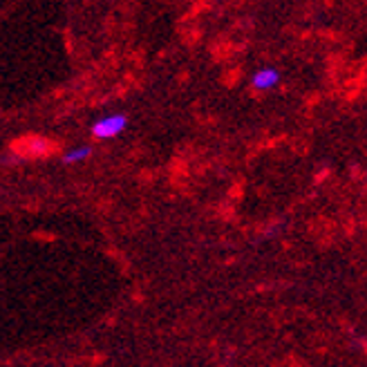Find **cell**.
Wrapping results in <instances>:
<instances>
[{
  "label": "cell",
  "instance_id": "1",
  "mask_svg": "<svg viewBox=\"0 0 367 367\" xmlns=\"http://www.w3.org/2000/svg\"><path fill=\"white\" fill-rule=\"evenodd\" d=\"M130 117L125 112H112L106 114V117H99L95 123L90 125L92 137L97 139H117V137L123 134V130L128 128Z\"/></svg>",
  "mask_w": 367,
  "mask_h": 367
},
{
  "label": "cell",
  "instance_id": "3",
  "mask_svg": "<svg viewBox=\"0 0 367 367\" xmlns=\"http://www.w3.org/2000/svg\"><path fill=\"white\" fill-rule=\"evenodd\" d=\"M92 155V146H76V148H70V151H65L61 162L65 166H72V164H81L85 159Z\"/></svg>",
  "mask_w": 367,
  "mask_h": 367
},
{
  "label": "cell",
  "instance_id": "2",
  "mask_svg": "<svg viewBox=\"0 0 367 367\" xmlns=\"http://www.w3.org/2000/svg\"><path fill=\"white\" fill-rule=\"evenodd\" d=\"M280 81H282V74L278 67H260V70L251 76V88L258 92H269L273 88H278Z\"/></svg>",
  "mask_w": 367,
  "mask_h": 367
}]
</instances>
